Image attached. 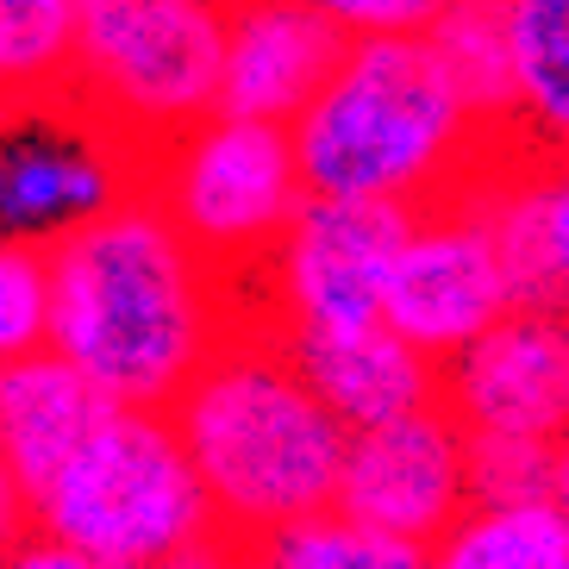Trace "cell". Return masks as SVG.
<instances>
[{
  "label": "cell",
  "mask_w": 569,
  "mask_h": 569,
  "mask_svg": "<svg viewBox=\"0 0 569 569\" xmlns=\"http://www.w3.org/2000/svg\"><path fill=\"white\" fill-rule=\"evenodd\" d=\"M26 532H32V501H26V495L13 488V476L0 469V557L13 551Z\"/></svg>",
  "instance_id": "d4e9b609"
},
{
  "label": "cell",
  "mask_w": 569,
  "mask_h": 569,
  "mask_svg": "<svg viewBox=\"0 0 569 569\" xmlns=\"http://www.w3.org/2000/svg\"><path fill=\"white\" fill-rule=\"evenodd\" d=\"M407 226H413V213H401V207L313 201L307 194L282 244L238 288L244 319L276 332L282 345L382 326V288Z\"/></svg>",
  "instance_id": "52a82bcc"
},
{
  "label": "cell",
  "mask_w": 569,
  "mask_h": 569,
  "mask_svg": "<svg viewBox=\"0 0 569 569\" xmlns=\"http://www.w3.org/2000/svg\"><path fill=\"white\" fill-rule=\"evenodd\" d=\"M419 569H569V526L557 507H469L438 545L419 551Z\"/></svg>",
  "instance_id": "ac0fdd59"
},
{
  "label": "cell",
  "mask_w": 569,
  "mask_h": 569,
  "mask_svg": "<svg viewBox=\"0 0 569 569\" xmlns=\"http://www.w3.org/2000/svg\"><path fill=\"white\" fill-rule=\"evenodd\" d=\"M438 407L463 438L557 445L569 432V319L507 313L469 351L438 363Z\"/></svg>",
  "instance_id": "8fae6325"
},
{
  "label": "cell",
  "mask_w": 569,
  "mask_h": 569,
  "mask_svg": "<svg viewBox=\"0 0 569 569\" xmlns=\"http://www.w3.org/2000/svg\"><path fill=\"white\" fill-rule=\"evenodd\" d=\"M345 44H382V38H426L445 0H319Z\"/></svg>",
  "instance_id": "603a6c76"
},
{
  "label": "cell",
  "mask_w": 569,
  "mask_h": 569,
  "mask_svg": "<svg viewBox=\"0 0 569 569\" xmlns=\"http://www.w3.org/2000/svg\"><path fill=\"white\" fill-rule=\"evenodd\" d=\"M138 194V151L69 94L0 107V251H51Z\"/></svg>",
  "instance_id": "ba28073f"
},
{
  "label": "cell",
  "mask_w": 569,
  "mask_h": 569,
  "mask_svg": "<svg viewBox=\"0 0 569 569\" xmlns=\"http://www.w3.org/2000/svg\"><path fill=\"white\" fill-rule=\"evenodd\" d=\"M107 413L113 407L51 351L19 357L0 369V469L26 501H38L69 469V457L107 426Z\"/></svg>",
  "instance_id": "9a60e30c"
},
{
  "label": "cell",
  "mask_w": 569,
  "mask_h": 569,
  "mask_svg": "<svg viewBox=\"0 0 569 569\" xmlns=\"http://www.w3.org/2000/svg\"><path fill=\"white\" fill-rule=\"evenodd\" d=\"M551 507L563 513V526H569V432L551 445Z\"/></svg>",
  "instance_id": "4316f807"
},
{
  "label": "cell",
  "mask_w": 569,
  "mask_h": 569,
  "mask_svg": "<svg viewBox=\"0 0 569 569\" xmlns=\"http://www.w3.org/2000/svg\"><path fill=\"white\" fill-rule=\"evenodd\" d=\"M138 194L232 288L251 282L307 207L301 163L282 126H251L226 113L138 157Z\"/></svg>",
  "instance_id": "8992f818"
},
{
  "label": "cell",
  "mask_w": 569,
  "mask_h": 569,
  "mask_svg": "<svg viewBox=\"0 0 569 569\" xmlns=\"http://www.w3.org/2000/svg\"><path fill=\"white\" fill-rule=\"evenodd\" d=\"M457 194L482 219L513 313L569 319V157L501 138Z\"/></svg>",
  "instance_id": "7c38bea8"
},
{
  "label": "cell",
  "mask_w": 569,
  "mask_h": 569,
  "mask_svg": "<svg viewBox=\"0 0 569 569\" xmlns=\"http://www.w3.org/2000/svg\"><path fill=\"white\" fill-rule=\"evenodd\" d=\"M313 201H363L419 213L451 201L501 144L469 113L426 38L345 44L307 113L288 126Z\"/></svg>",
  "instance_id": "7a4b0ae2"
},
{
  "label": "cell",
  "mask_w": 569,
  "mask_h": 569,
  "mask_svg": "<svg viewBox=\"0 0 569 569\" xmlns=\"http://www.w3.org/2000/svg\"><path fill=\"white\" fill-rule=\"evenodd\" d=\"M282 351L295 357L307 395L332 413L345 438L438 407V363L407 351L388 326H363L345 338H295Z\"/></svg>",
  "instance_id": "5bb4252c"
},
{
  "label": "cell",
  "mask_w": 569,
  "mask_h": 569,
  "mask_svg": "<svg viewBox=\"0 0 569 569\" xmlns=\"http://www.w3.org/2000/svg\"><path fill=\"white\" fill-rule=\"evenodd\" d=\"M44 351L119 413H169L244 326L226 276L188 251L144 194L44 251Z\"/></svg>",
  "instance_id": "6da1fadb"
},
{
  "label": "cell",
  "mask_w": 569,
  "mask_h": 569,
  "mask_svg": "<svg viewBox=\"0 0 569 569\" xmlns=\"http://www.w3.org/2000/svg\"><path fill=\"white\" fill-rule=\"evenodd\" d=\"M345 57V38L319 0H244L226 7L219 44V107L226 119L251 126H295L326 76Z\"/></svg>",
  "instance_id": "4fadbf2b"
},
{
  "label": "cell",
  "mask_w": 569,
  "mask_h": 569,
  "mask_svg": "<svg viewBox=\"0 0 569 569\" xmlns=\"http://www.w3.org/2000/svg\"><path fill=\"white\" fill-rule=\"evenodd\" d=\"M463 445L469 438L457 432V419L445 407L345 438L332 513H345L376 538H395L407 551H426L469 513Z\"/></svg>",
  "instance_id": "30bf717a"
},
{
  "label": "cell",
  "mask_w": 569,
  "mask_h": 569,
  "mask_svg": "<svg viewBox=\"0 0 569 569\" xmlns=\"http://www.w3.org/2000/svg\"><path fill=\"white\" fill-rule=\"evenodd\" d=\"M0 569H107V563H94V557H82V551H69V545H57V538L26 532L13 551L0 557Z\"/></svg>",
  "instance_id": "cb8c5ba5"
},
{
  "label": "cell",
  "mask_w": 569,
  "mask_h": 569,
  "mask_svg": "<svg viewBox=\"0 0 569 569\" xmlns=\"http://www.w3.org/2000/svg\"><path fill=\"white\" fill-rule=\"evenodd\" d=\"M163 419L213 507L219 538L251 545L332 507L345 432L307 395L282 338L251 319L207 357Z\"/></svg>",
  "instance_id": "3957f363"
},
{
  "label": "cell",
  "mask_w": 569,
  "mask_h": 569,
  "mask_svg": "<svg viewBox=\"0 0 569 569\" xmlns=\"http://www.w3.org/2000/svg\"><path fill=\"white\" fill-rule=\"evenodd\" d=\"M426 44L438 51L445 76L495 138H507V101H513V63H507V0H445Z\"/></svg>",
  "instance_id": "e0dca14e"
},
{
  "label": "cell",
  "mask_w": 569,
  "mask_h": 569,
  "mask_svg": "<svg viewBox=\"0 0 569 569\" xmlns=\"http://www.w3.org/2000/svg\"><path fill=\"white\" fill-rule=\"evenodd\" d=\"M76 0H0V107L63 94Z\"/></svg>",
  "instance_id": "d6986e66"
},
{
  "label": "cell",
  "mask_w": 569,
  "mask_h": 569,
  "mask_svg": "<svg viewBox=\"0 0 569 569\" xmlns=\"http://www.w3.org/2000/svg\"><path fill=\"white\" fill-rule=\"evenodd\" d=\"M469 507L513 513V507H551V445L526 438H469L463 445Z\"/></svg>",
  "instance_id": "44dd1931"
},
{
  "label": "cell",
  "mask_w": 569,
  "mask_h": 569,
  "mask_svg": "<svg viewBox=\"0 0 569 569\" xmlns=\"http://www.w3.org/2000/svg\"><path fill=\"white\" fill-rule=\"evenodd\" d=\"M32 532L107 569H163L213 545L219 526L169 419L113 407L101 432L32 501Z\"/></svg>",
  "instance_id": "277c9868"
},
{
  "label": "cell",
  "mask_w": 569,
  "mask_h": 569,
  "mask_svg": "<svg viewBox=\"0 0 569 569\" xmlns=\"http://www.w3.org/2000/svg\"><path fill=\"white\" fill-rule=\"evenodd\" d=\"M163 569H244V563H238V545H232V538H213V545L176 557V563H163Z\"/></svg>",
  "instance_id": "484cf974"
},
{
  "label": "cell",
  "mask_w": 569,
  "mask_h": 569,
  "mask_svg": "<svg viewBox=\"0 0 569 569\" xmlns=\"http://www.w3.org/2000/svg\"><path fill=\"white\" fill-rule=\"evenodd\" d=\"M44 251H0V369L44 351Z\"/></svg>",
  "instance_id": "7402d4cb"
},
{
  "label": "cell",
  "mask_w": 569,
  "mask_h": 569,
  "mask_svg": "<svg viewBox=\"0 0 569 569\" xmlns=\"http://www.w3.org/2000/svg\"><path fill=\"white\" fill-rule=\"evenodd\" d=\"M238 563L244 569H419V551L363 532V526H351L345 513L326 507V513H307L295 526H276V532L238 545Z\"/></svg>",
  "instance_id": "ffe728a7"
},
{
  "label": "cell",
  "mask_w": 569,
  "mask_h": 569,
  "mask_svg": "<svg viewBox=\"0 0 569 569\" xmlns=\"http://www.w3.org/2000/svg\"><path fill=\"white\" fill-rule=\"evenodd\" d=\"M513 313L501 263L463 194L419 207L382 288V326L426 363H451Z\"/></svg>",
  "instance_id": "9c48e42d"
},
{
  "label": "cell",
  "mask_w": 569,
  "mask_h": 569,
  "mask_svg": "<svg viewBox=\"0 0 569 569\" xmlns=\"http://www.w3.org/2000/svg\"><path fill=\"white\" fill-rule=\"evenodd\" d=\"M226 7L207 0H76L63 94L126 151L151 157L219 107Z\"/></svg>",
  "instance_id": "5b68a950"
},
{
  "label": "cell",
  "mask_w": 569,
  "mask_h": 569,
  "mask_svg": "<svg viewBox=\"0 0 569 569\" xmlns=\"http://www.w3.org/2000/svg\"><path fill=\"white\" fill-rule=\"evenodd\" d=\"M507 138L526 151L569 157V0H507Z\"/></svg>",
  "instance_id": "2e32d148"
}]
</instances>
